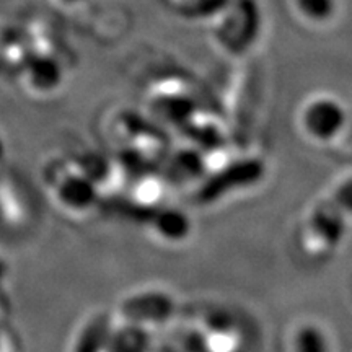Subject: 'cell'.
Instances as JSON below:
<instances>
[{
	"label": "cell",
	"instance_id": "obj_3",
	"mask_svg": "<svg viewBox=\"0 0 352 352\" xmlns=\"http://www.w3.org/2000/svg\"><path fill=\"white\" fill-rule=\"evenodd\" d=\"M296 7L307 20L324 23L334 16L338 2L336 0H296Z\"/></svg>",
	"mask_w": 352,
	"mask_h": 352
},
{
	"label": "cell",
	"instance_id": "obj_2",
	"mask_svg": "<svg viewBox=\"0 0 352 352\" xmlns=\"http://www.w3.org/2000/svg\"><path fill=\"white\" fill-rule=\"evenodd\" d=\"M28 82L36 90H51L60 82V67L52 57H38L28 65Z\"/></svg>",
	"mask_w": 352,
	"mask_h": 352
},
{
	"label": "cell",
	"instance_id": "obj_1",
	"mask_svg": "<svg viewBox=\"0 0 352 352\" xmlns=\"http://www.w3.org/2000/svg\"><path fill=\"white\" fill-rule=\"evenodd\" d=\"M305 127L316 138L328 139L341 129L344 122V111L336 101L316 100L305 109Z\"/></svg>",
	"mask_w": 352,
	"mask_h": 352
},
{
	"label": "cell",
	"instance_id": "obj_4",
	"mask_svg": "<svg viewBox=\"0 0 352 352\" xmlns=\"http://www.w3.org/2000/svg\"><path fill=\"white\" fill-rule=\"evenodd\" d=\"M59 3H63L65 7H72V6H77V3H80L82 0H57Z\"/></svg>",
	"mask_w": 352,
	"mask_h": 352
}]
</instances>
